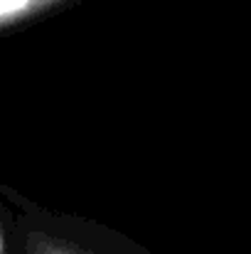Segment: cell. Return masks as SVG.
Segmentation results:
<instances>
[{
  "instance_id": "6da1fadb",
  "label": "cell",
  "mask_w": 251,
  "mask_h": 254,
  "mask_svg": "<svg viewBox=\"0 0 251 254\" xmlns=\"http://www.w3.org/2000/svg\"><path fill=\"white\" fill-rule=\"evenodd\" d=\"M72 0H0V30L40 17Z\"/></svg>"
},
{
  "instance_id": "7a4b0ae2",
  "label": "cell",
  "mask_w": 251,
  "mask_h": 254,
  "mask_svg": "<svg viewBox=\"0 0 251 254\" xmlns=\"http://www.w3.org/2000/svg\"><path fill=\"white\" fill-rule=\"evenodd\" d=\"M27 254H79L72 245L50 237L45 232H30L27 235Z\"/></svg>"
},
{
  "instance_id": "3957f363",
  "label": "cell",
  "mask_w": 251,
  "mask_h": 254,
  "mask_svg": "<svg viewBox=\"0 0 251 254\" xmlns=\"http://www.w3.org/2000/svg\"><path fill=\"white\" fill-rule=\"evenodd\" d=\"M0 254H5V240H2V227H0Z\"/></svg>"
}]
</instances>
